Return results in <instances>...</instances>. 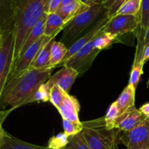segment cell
Instances as JSON below:
<instances>
[{
    "label": "cell",
    "instance_id": "cell-18",
    "mask_svg": "<svg viewBox=\"0 0 149 149\" xmlns=\"http://www.w3.org/2000/svg\"><path fill=\"white\" fill-rule=\"evenodd\" d=\"M65 23L57 13H52L47 15L45 23L44 36L46 37H55L58 33L63 30Z\"/></svg>",
    "mask_w": 149,
    "mask_h": 149
},
{
    "label": "cell",
    "instance_id": "cell-43",
    "mask_svg": "<svg viewBox=\"0 0 149 149\" xmlns=\"http://www.w3.org/2000/svg\"><path fill=\"white\" fill-rule=\"evenodd\" d=\"M2 41H3V39L1 41H0V46H1V43H2Z\"/></svg>",
    "mask_w": 149,
    "mask_h": 149
},
{
    "label": "cell",
    "instance_id": "cell-32",
    "mask_svg": "<svg viewBox=\"0 0 149 149\" xmlns=\"http://www.w3.org/2000/svg\"><path fill=\"white\" fill-rule=\"evenodd\" d=\"M63 0H49L47 7L46 13L47 15L56 13L62 5Z\"/></svg>",
    "mask_w": 149,
    "mask_h": 149
},
{
    "label": "cell",
    "instance_id": "cell-39",
    "mask_svg": "<svg viewBox=\"0 0 149 149\" xmlns=\"http://www.w3.org/2000/svg\"><path fill=\"white\" fill-rule=\"evenodd\" d=\"M73 1H74V0H63V1H62V5H61V6L65 5V4H68V3H70V2H72Z\"/></svg>",
    "mask_w": 149,
    "mask_h": 149
},
{
    "label": "cell",
    "instance_id": "cell-2",
    "mask_svg": "<svg viewBox=\"0 0 149 149\" xmlns=\"http://www.w3.org/2000/svg\"><path fill=\"white\" fill-rule=\"evenodd\" d=\"M49 0H12L15 13L14 63L32 28L46 13Z\"/></svg>",
    "mask_w": 149,
    "mask_h": 149
},
{
    "label": "cell",
    "instance_id": "cell-36",
    "mask_svg": "<svg viewBox=\"0 0 149 149\" xmlns=\"http://www.w3.org/2000/svg\"><path fill=\"white\" fill-rule=\"evenodd\" d=\"M149 45V26L147 29L146 31L145 36H144V40H143V51L144 49H145L147 45Z\"/></svg>",
    "mask_w": 149,
    "mask_h": 149
},
{
    "label": "cell",
    "instance_id": "cell-23",
    "mask_svg": "<svg viewBox=\"0 0 149 149\" xmlns=\"http://www.w3.org/2000/svg\"><path fill=\"white\" fill-rule=\"evenodd\" d=\"M141 6V0H128L120 7L115 15L138 16Z\"/></svg>",
    "mask_w": 149,
    "mask_h": 149
},
{
    "label": "cell",
    "instance_id": "cell-27",
    "mask_svg": "<svg viewBox=\"0 0 149 149\" xmlns=\"http://www.w3.org/2000/svg\"><path fill=\"white\" fill-rule=\"evenodd\" d=\"M67 94L68 93L64 92L57 85H53L51 88L50 93H49V101L56 109H58L62 104Z\"/></svg>",
    "mask_w": 149,
    "mask_h": 149
},
{
    "label": "cell",
    "instance_id": "cell-24",
    "mask_svg": "<svg viewBox=\"0 0 149 149\" xmlns=\"http://www.w3.org/2000/svg\"><path fill=\"white\" fill-rule=\"evenodd\" d=\"M101 31L93 40L94 47L100 51L102 49L109 47L117 39V38L114 37V36H111L109 33H103Z\"/></svg>",
    "mask_w": 149,
    "mask_h": 149
},
{
    "label": "cell",
    "instance_id": "cell-15",
    "mask_svg": "<svg viewBox=\"0 0 149 149\" xmlns=\"http://www.w3.org/2000/svg\"><path fill=\"white\" fill-rule=\"evenodd\" d=\"M55 37H46L45 42L38 52L36 58L31 65L29 70L47 68L50 58L51 47Z\"/></svg>",
    "mask_w": 149,
    "mask_h": 149
},
{
    "label": "cell",
    "instance_id": "cell-22",
    "mask_svg": "<svg viewBox=\"0 0 149 149\" xmlns=\"http://www.w3.org/2000/svg\"><path fill=\"white\" fill-rule=\"evenodd\" d=\"M52 86L46 81L42 84L36 92L25 101L24 105L29 103H34V102H47L49 100V93ZM23 105V106H24Z\"/></svg>",
    "mask_w": 149,
    "mask_h": 149
},
{
    "label": "cell",
    "instance_id": "cell-42",
    "mask_svg": "<svg viewBox=\"0 0 149 149\" xmlns=\"http://www.w3.org/2000/svg\"><path fill=\"white\" fill-rule=\"evenodd\" d=\"M148 86H149V78L148 79V82H147V87H148Z\"/></svg>",
    "mask_w": 149,
    "mask_h": 149
},
{
    "label": "cell",
    "instance_id": "cell-9",
    "mask_svg": "<svg viewBox=\"0 0 149 149\" xmlns=\"http://www.w3.org/2000/svg\"><path fill=\"white\" fill-rule=\"evenodd\" d=\"M46 39V36H43L36 42L28 47L14 63L10 77H17L21 76L29 70L31 65L36 58L38 52Z\"/></svg>",
    "mask_w": 149,
    "mask_h": 149
},
{
    "label": "cell",
    "instance_id": "cell-41",
    "mask_svg": "<svg viewBox=\"0 0 149 149\" xmlns=\"http://www.w3.org/2000/svg\"><path fill=\"white\" fill-rule=\"evenodd\" d=\"M117 145H118V144H113V145L111 147V148L109 149H118Z\"/></svg>",
    "mask_w": 149,
    "mask_h": 149
},
{
    "label": "cell",
    "instance_id": "cell-35",
    "mask_svg": "<svg viewBox=\"0 0 149 149\" xmlns=\"http://www.w3.org/2000/svg\"><path fill=\"white\" fill-rule=\"evenodd\" d=\"M4 119H2L1 118H0V148H1V145H2L3 140H4V134H5L6 131L3 129L2 127V123Z\"/></svg>",
    "mask_w": 149,
    "mask_h": 149
},
{
    "label": "cell",
    "instance_id": "cell-5",
    "mask_svg": "<svg viewBox=\"0 0 149 149\" xmlns=\"http://www.w3.org/2000/svg\"><path fill=\"white\" fill-rule=\"evenodd\" d=\"M14 33H4L0 46V97L11 74L14 64Z\"/></svg>",
    "mask_w": 149,
    "mask_h": 149
},
{
    "label": "cell",
    "instance_id": "cell-37",
    "mask_svg": "<svg viewBox=\"0 0 149 149\" xmlns=\"http://www.w3.org/2000/svg\"><path fill=\"white\" fill-rule=\"evenodd\" d=\"M80 1H82L84 4L89 5V4H93V3H97L98 0H80Z\"/></svg>",
    "mask_w": 149,
    "mask_h": 149
},
{
    "label": "cell",
    "instance_id": "cell-31",
    "mask_svg": "<svg viewBox=\"0 0 149 149\" xmlns=\"http://www.w3.org/2000/svg\"><path fill=\"white\" fill-rule=\"evenodd\" d=\"M127 1L128 0H111L109 3H107L106 5L103 6L106 9L105 15L109 19L113 17L116 14L118 10L120 9V7Z\"/></svg>",
    "mask_w": 149,
    "mask_h": 149
},
{
    "label": "cell",
    "instance_id": "cell-12",
    "mask_svg": "<svg viewBox=\"0 0 149 149\" xmlns=\"http://www.w3.org/2000/svg\"><path fill=\"white\" fill-rule=\"evenodd\" d=\"M145 116L142 114L139 109L132 107L128 109L120 115L118 118L115 125V129L121 132H127L136 127L144 119Z\"/></svg>",
    "mask_w": 149,
    "mask_h": 149
},
{
    "label": "cell",
    "instance_id": "cell-34",
    "mask_svg": "<svg viewBox=\"0 0 149 149\" xmlns=\"http://www.w3.org/2000/svg\"><path fill=\"white\" fill-rule=\"evenodd\" d=\"M148 60H149V45H147V46L145 47V49H144L141 63L145 65V63L148 61Z\"/></svg>",
    "mask_w": 149,
    "mask_h": 149
},
{
    "label": "cell",
    "instance_id": "cell-14",
    "mask_svg": "<svg viewBox=\"0 0 149 149\" xmlns=\"http://www.w3.org/2000/svg\"><path fill=\"white\" fill-rule=\"evenodd\" d=\"M15 13L12 0H0V29L3 33L13 31Z\"/></svg>",
    "mask_w": 149,
    "mask_h": 149
},
{
    "label": "cell",
    "instance_id": "cell-21",
    "mask_svg": "<svg viewBox=\"0 0 149 149\" xmlns=\"http://www.w3.org/2000/svg\"><path fill=\"white\" fill-rule=\"evenodd\" d=\"M68 51L66 45L61 42L54 41L51 47L50 58L48 63L47 68L54 69L55 67L59 66L65 58Z\"/></svg>",
    "mask_w": 149,
    "mask_h": 149
},
{
    "label": "cell",
    "instance_id": "cell-29",
    "mask_svg": "<svg viewBox=\"0 0 149 149\" xmlns=\"http://www.w3.org/2000/svg\"><path fill=\"white\" fill-rule=\"evenodd\" d=\"M64 133L68 137L74 136L82 132L83 124L74 123V122H69L65 119H63L62 121Z\"/></svg>",
    "mask_w": 149,
    "mask_h": 149
},
{
    "label": "cell",
    "instance_id": "cell-11",
    "mask_svg": "<svg viewBox=\"0 0 149 149\" xmlns=\"http://www.w3.org/2000/svg\"><path fill=\"white\" fill-rule=\"evenodd\" d=\"M79 76V73L71 67H63L47 80L51 86L57 85L64 92L68 93L74 84L76 79Z\"/></svg>",
    "mask_w": 149,
    "mask_h": 149
},
{
    "label": "cell",
    "instance_id": "cell-10",
    "mask_svg": "<svg viewBox=\"0 0 149 149\" xmlns=\"http://www.w3.org/2000/svg\"><path fill=\"white\" fill-rule=\"evenodd\" d=\"M109 20V18L107 16L105 15L102 16L101 17L98 19L97 21L95 22L94 25H93V28L90 30H89L84 36L80 37L79 39H77L76 42H74L68 48V51L65 55V58L63 60L62 63L59 65V66H62L63 64L65 63L68 60H69L73 55H75L79 50L81 49L83 47L85 46L88 42H90L92 39H94L97 34L100 32V31L103 29L108 21Z\"/></svg>",
    "mask_w": 149,
    "mask_h": 149
},
{
    "label": "cell",
    "instance_id": "cell-1",
    "mask_svg": "<svg viewBox=\"0 0 149 149\" xmlns=\"http://www.w3.org/2000/svg\"><path fill=\"white\" fill-rule=\"evenodd\" d=\"M53 69L29 70L17 77H10L0 97V112L7 115L17 108L24 105L42 84L52 75Z\"/></svg>",
    "mask_w": 149,
    "mask_h": 149
},
{
    "label": "cell",
    "instance_id": "cell-13",
    "mask_svg": "<svg viewBox=\"0 0 149 149\" xmlns=\"http://www.w3.org/2000/svg\"><path fill=\"white\" fill-rule=\"evenodd\" d=\"M57 109L62 116L63 119H65L74 123H81L79 119L80 105L77 97L74 96L67 94L62 104Z\"/></svg>",
    "mask_w": 149,
    "mask_h": 149
},
{
    "label": "cell",
    "instance_id": "cell-38",
    "mask_svg": "<svg viewBox=\"0 0 149 149\" xmlns=\"http://www.w3.org/2000/svg\"><path fill=\"white\" fill-rule=\"evenodd\" d=\"M111 1V0H98L97 3H101V4H103V5L104 6Z\"/></svg>",
    "mask_w": 149,
    "mask_h": 149
},
{
    "label": "cell",
    "instance_id": "cell-6",
    "mask_svg": "<svg viewBox=\"0 0 149 149\" xmlns=\"http://www.w3.org/2000/svg\"><path fill=\"white\" fill-rule=\"evenodd\" d=\"M119 142L126 149H149V119L127 132H121Z\"/></svg>",
    "mask_w": 149,
    "mask_h": 149
},
{
    "label": "cell",
    "instance_id": "cell-7",
    "mask_svg": "<svg viewBox=\"0 0 149 149\" xmlns=\"http://www.w3.org/2000/svg\"><path fill=\"white\" fill-rule=\"evenodd\" d=\"M93 40L83 47L69 60L63 64V67H71L75 69L81 76L87 71L93 65L95 58L100 53V50L95 49L93 46Z\"/></svg>",
    "mask_w": 149,
    "mask_h": 149
},
{
    "label": "cell",
    "instance_id": "cell-3",
    "mask_svg": "<svg viewBox=\"0 0 149 149\" xmlns=\"http://www.w3.org/2000/svg\"><path fill=\"white\" fill-rule=\"evenodd\" d=\"M82 133L90 149H109L113 144H119L121 131L106 128L105 117L82 122Z\"/></svg>",
    "mask_w": 149,
    "mask_h": 149
},
{
    "label": "cell",
    "instance_id": "cell-19",
    "mask_svg": "<svg viewBox=\"0 0 149 149\" xmlns=\"http://www.w3.org/2000/svg\"><path fill=\"white\" fill-rule=\"evenodd\" d=\"M135 87L128 84L119 96L116 103L117 104L120 113H123L128 109L135 107Z\"/></svg>",
    "mask_w": 149,
    "mask_h": 149
},
{
    "label": "cell",
    "instance_id": "cell-26",
    "mask_svg": "<svg viewBox=\"0 0 149 149\" xmlns=\"http://www.w3.org/2000/svg\"><path fill=\"white\" fill-rule=\"evenodd\" d=\"M63 149H90L84 138L82 132L69 137L68 143Z\"/></svg>",
    "mask_w": 149,
    "mask_h": 149
},
{
    "label": "cell",
    "instance_id": "cell-33",
    "mask_svg": "<svg viewBox=\"0 0 149 149\" xmlns=\"http://www.w3.org/2000/svg\"><path fill=\"white\" fill-rule=\"evenodd\" d=\"M139 111L146 118L149 119V103H146L143 105L139 109Z\"/></svg>",
    "mask_w": 149,
    "mask_h": 149
},
{
    "label": "cell",
    "instance_id": "cell-16",
    "mask_svg": "<svg viewBox=\"0 0 149 149\" xmlns=\"http://www.w3.org/2000/svg\"><path fill=\"white\" fill-rule=\"evenodd\" d=\"M89 5L84 4L80 0H74L72 2L61 6L56 13L61 16V18L65 23V24H67L70 20H72L77 15H79L83 10H85Z\"/></svg>",
    "mask_w": 149,
    "mask_h": 149
},
{
    "label": "cell",
    "instance_id": "cell-17",
    "mask_svg": "<svg viewBox=\"0 0 149 149\" xmlns=\"http://www.w3.org/2000/svg\"><path fill=\"white\" fill-rule=\"evenodd\" d=\"M47 15H48L45 13V14L42 15V17L39 19V21H38L37 23L33 26V27L32 28L31 31L30 33H29L27 39H26L24 44H23V46H22L21 50H20V54H19V56H20V55H21L28 47H29L32 44L34 43V42H36L38 39H40L42 36H44L45 23H46Z\"/></svg>",
    "mask_w": 149,
    "mask_h": 149
},
{
    "label": "cell",
    "instance_id": "cell-25",
    "mask_svg": "<svg viewBox=\"0 0 149 149\" xmlns=\"http://www.w3.org/2000/svg\"><path fill=\"white\" fill-rule=\"evenodd\" d=\"M120 115L121 113L120 112H119V109H118V106L116 101L113 102V103L111 105L110 107L109 108L107 112H106V116H104L106 126L108 130H112L115 129L116 122Z\"/></svg>",
    "mask_w": 149,
    "mask_h": 149
},
{
    "label": "cell",
    "instance_id": "cell-28",
    "mask_svg": "<svg viewBox=\"0 0 149 149\" xmlns=\"http://www.w3.org/2000/svg\"><path fill=\"white\" fill-rule=\"evenodd\" d=\"M69 137L64 132L59 133L57 135L49 138L48 141V147L51 149H63L68 143Z\"/></svg>",
    "mask_w": 149,
    "mask_h": 149
},
{
    "label": "cell",
    "instance_id": "cell-30",
    "mask_svg": "<svg viewBox=\"0 0 149 149\" xmlns=\"http://www.w3.org/2000/svg\"><path fill=\"white\" fill-rule=\"evenodd\" d=\"M143 66L144 64H143L142 63L132 65V71L130 73V77L129 84L132 85L135 89L138 87L140 79H141V75L143 73Z\"/></svg>",
    "mask_w": 149,
    "mask_h": 149
},
{
    "label": "cell",
    "instance_id": "cell-40",
    "mask_svg": "<svg viewBox=\"0 0 149 149\" xmlns=\"http://www.w3.org/2000/svg\"><path fill=\"white\" fill-rule=\"evenodd\" d=\"M3 36H4V33H3V32L0 29V41H1L3 39Z\"/></svg>",
    "mask_w": 149,
    "mask_h": 149
},
{
    "label": "cell",
    "instance_id": "cell-4",
    "mask_svg": "<svg viewBox=\"0 0 149 149\" xmlns=\"http://www.w3.org/2000/svg\"><path fill=\"white\" fill-rule=\"evenodd\" d=\"M104 10L106 11V9L101 3L90 4L85 10L65 25L60 42L65 45H72L74 42V41L86 29L100 18Z\"/></svg>",
    "mask_w": 149,
    "mask_h": 149
},
{
    "label": "cell",
    "instance_id": "cell-8",
    "mask_svg": "<svg viewBox=\"0 0 149 149\" xmlns=\"http://www.w3.org/2000/svg\"><path fill=\"white\" fill-rule=\"evenodd\" d=\"M138 27L137 16L115 15L111 17L101 31L114 37L136 31Z\"/></svg>",
    "mask_w": 149,
    "mask_h": 149
},
{
    "label": "cell",
    "instance_id": "cell-20",
    "mask_svg": "<svg viewBox=\"0 0 149 149\" xmlns=\"http://www.w3.org/2000/svg\"><path fill=\"white\" fill-rule=\"evenodd\" d=\"M0 149H51L49 147L39 146L13 137L5 132L2 145Z\"/></svg>",
    "mask_w": 149,
    "mask_h": 149
}]
</instances>
